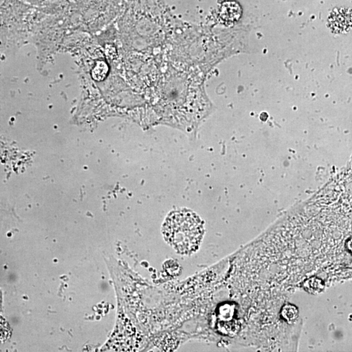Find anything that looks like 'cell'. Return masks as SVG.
Segmentation results:
<instances>
[{
	"mask_svg": "<svg viewBox=\"0 0 352 352\" xmlns=\"http://www.w3.org/2000/svg\"><path fill=\"white\" fill-rule=\"evenodd\" d=\"M166 242L179 253L191 254L200 246L203 234L200 218L188 210L170 213L162 228Z\"/></svg>",
	"mask_w": 352,
	"mask_h": 352,
	"instance_id": "6da1fadb",
	"label": "cell"
},
{
	"mask_svg": "<svg viewBox=\"0 0 352 352\" xmlns=\"http://www.w3.org/2000/svg\"><path fill=\"white\" fill-rule=\"evenodd\" d=\"M328 24L334 33H348L351 27V12L346 9L334 11L329 17Z\"/></svg>",
	"mask_w": 352,
	"mask_h": 352,
	"instance_id": "7a4b0ae2",
	"label": "cell"
},
{
	"mask_svg": "<svg viewBox=\"0 0 352 352\" xmlns=\"http://www.w3.org/2000/svg\"><path fill=\"white\" fill-rule=\"evenodd\" d=\"M242 15V8L235 2H226L220 9V21L225 25L230 26L238 21Z\"/></svg>",
	"mask_w": 352,
	"mask_h": 352,
	"instance_id": "3957f363",
	"label": "cell"
},
{
	"mask_svg": "<svg viewBox=\"0 0 352 352\" xmlns=\"http://www.w3.org/2000/svg\"><path fill=\"white\" fill-rule=\"evenodd\" d=\"M108 72V67L106 63L99 62L92 70V77L96 81H101L105 79Z\"/></svg>",
	"mask_w": 352,
	"mask_h": 352,
	"instance_id": "277c9868",
	"label": "cell"
},
{
	"mask_svg": "<svg viewBox=\"0 0 352 352\" xmlns=\"http://www.w3.org/2000/svg\"><path fill=\"white\" fill-rule=\"evenodd\" d=\"M298 310L294 306L286 305L282 310V317L286 322L292 323L295 322L298 318Z\"/></svg>",
	"mask_w": 352,
	"mask_h": 352,
	"instance_id": "5b68a950",
	"label": "cell"
},
{
	"mask_svg": "<svg viewBox=\"0 0 352 352\" xmlns=\"http://www.w3.org/2000/svg\"><path fill=\"white\" fill-rule=\"evenodd\" d=\"M0 301H1V298H0Z\"/></svg>",
	"mask_w": 352,
	"mask_h": 352,
	"instance_id": "8992f818",
	"label": "cell"
}]
</instances>
